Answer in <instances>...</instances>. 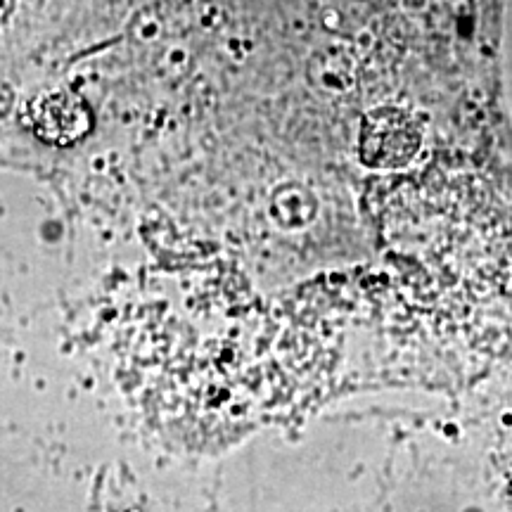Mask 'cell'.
I'll return each mask as SVG.
<instances>
[{
	"instance_id": "obj_1",
	"label": "cell",
	"mask_w": 512,
	"mask_h": 512,
	"mask_svg": "<svg viewBox=\"0 0 512 512\" xmlns=\"http://www.w3.org/2000/svg\"><path fill=\"white\" fill-rule=\"evenodd\" d=\"M422 131L415 119L399 107H377L368 112L358 136V157L370 169H403L415 159Z\"/></svg>"
},
{
	"instance_id": "obj_2",
	"label": "cell",
	"mask_w": 512,
	"mask_h": 512,
	"mask_svg": "<svg viewBox=\"0 0 512 512\" xmlns=\"http://www.w3.org/2000/svg\"><path fill=\"white\" fill-rule=\"evenodd\" d=\"M29 124L38 140L55 147H72L88 138L95 119L88 102L72 88H57L29 102Z\"/></svg>"
},
{
	"instance_id": "obj_3",
	"label": "cell",
	"mask_w": 512,
	"mask_h": 512,
	"mask_svg": "<svg viewBox=\"0 0 512 512\" xmlns=\"http://www.w3.org/2000/svg\"><path fill=\"white\" fill-rule=\"evenodd\" d=\"M306 79L313 91L328 98H339L356 88V62L347 48H323L313 53L306 64Z\"/></svg>"
},
{
	"instance_id": "obj_4",
	"label": "cell",
	"mask_w": 512,
	"mask_h": 512,
	"mask_svg": "<svg viewBox=\"0 0 512 512\" xmlns=\"http://www.w3.org/2000/svg\"><path fill=\"white\" fill-rule=\"evenodd\" d=\"M268 211H271L275 226L283 230H299L316 219L318 202L306 185L290 181L273 190Z\"/></svg>"
},
{
	"instance_id": "obj_5",
	"label": "cell",
	"mask_w": 512,
	"mask_h": 512,
	"mask_svg": "<svg viewBox=\"0 0 512 512\" xmlns=\"http://www.w3.org/2000/svg\"><path fill=\"white\" fill-rule=\"evenodd\" d=\"M12 91H10V86H5V83H0V117H5V114L10 112V107H12Z\"/></svg>"
}]
</instances>
